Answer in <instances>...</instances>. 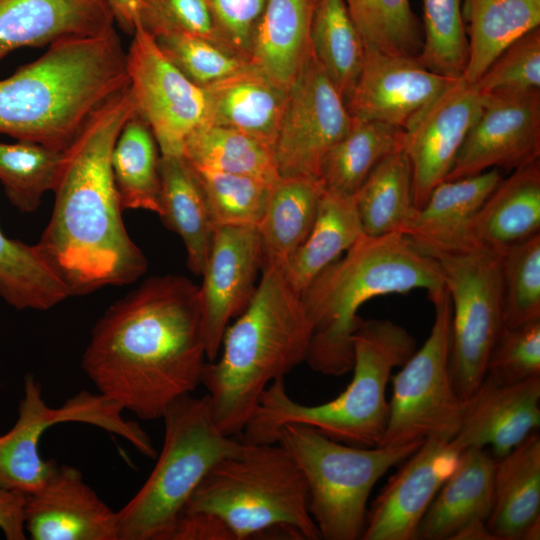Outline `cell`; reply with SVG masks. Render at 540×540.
<instances>
[{"instance_id": "1", "label": "cell", "mask_w": 540, "mask_h": 540, "mask_svg": "<svg viewBox=\"0 0 540 540\" xmlns=\"http://www.w3.org/2000/svg\"><path fill=\"white\" fill-rule=\"evenodd\" d=\"M206 362L199 287L168 274L146 279L109 306L81 367L123 411L154 420L201 385Z\"/></svg>"}, {"instance_id": "2", "label": "cell", "mask_w": 540, "mask_h": 540, "mask_svg": "<svg viewBox=\"0 0 540 540\" xmlns=\"http://www.w3.org/2000/svg\"><path fill=\"white\" fill-rule=\"evenodd\" d=\"M135 112L127 87L64 151L51 217L35 246L70 296L130 284L147 271V258L124 225L111 167L116 140Z\"/></svg>"}, {"instance_id": "3", "label": "cell", "mask_w": 540, "mask_h": 540, "mask_svg": "<svg viewBox=\"0 0 540 540\" xmlns=\"http://www.w3.org/2000/svg\"><path fill=\"white\" fill-rule=\"evenodd\" d=\"M128 85L126 51L115 28L59 40L0 80V133L65 151Z\"/></svg>"}, {"instance_id": "4", "label": "cell", "mask_w": 540, "mask_h": 540, "mask_svg": "<svg viewBox=\"0 0 540 540\" xmlns=\"http://www.w3.org/2000/svg\"><path fill=\"white\" fill-rule=\"evenodd\" d=\"M311 337L301 295L282 269L263 268L251 302L224 332L220 358L207 361L202 372L212 418L223 434H241L263 391L306 361Z\"/></svg>"}, {"instance_id": "5", "label": "cell", "mask_w": 540, "mask_h": 540, "mask_svg": "<svg viewBox=\"0 0 540 540\" xmlns=\"http://www.w3.org/2000/svg\"><path fill=\"white\" fill-rule=\"evenodd\" d=\"M445 287L439 262L421 253L400 232L363 234L342 258L326 267L301 294L312 323L307 364L327 376L352 369L357 312L372 298Z\"/></svg>"}, {"instance_id": "6", "label": "cell", "mask_w": 540, "mask_h": 540, "mask_svg": "<svg viewBox=\"0 0 540 540\" xmlns=\"http://www.w3.org/2000/svg\"><path fill=\"white\" fill-rule=\"evenodd\" d=\"M352 343L353 376L343 392L323 404L305 405L289 396L284 378L276 379L261 394L240 439L275 443L281 426L300 423L345 444L379 446L389 416L387 383L392 370L415 352L416 341L389 319H361Z\"/></svg>"}, {"instance_id": "7", "label": "cell", "mask_w": 540, "mask_h": 540, "mask_svg": "<svg viewBox=\"0 0 540 540\" xmlns=\"http://www.w3.org/2000/svg\"><path fill=\"white\" fill-rule=\"evenodd\" d=\"M183 512L214 515L234 540L267 535L321 539L304 477L278 443L243 442L212 466Z\"/></svg>"}, {"instance_id": "8", "label": "cell", "mask_w": 540, "mask_h": 540, "mask_svg": "<svg viewBox=\"0 0 540 540\" xmlns=\"http://www.w3.org/2000/svg\"><path fill=\"white\" fill-rule=\"evenodd\" d=\"M161 419L164 440L157 462L138 492L117 511L119 540H166L212 466L243 445L218 429L206 395L178 398Z\"/></svg>"}, {"instance_id": "9", "label": "cell", "mask_w": 540, "mask_h": 540, "mask_svg": "<svg viewBox=\"0 0 540 540\" xmlns=\"http://www.w3.org/2000/svg\"><path fill=\"white\" fill-rule=\"evenodd\" d=\"M275 443L299 467L307 486L308 509L321 539H361L374 485L422 443L359 447L327 437L311 426L288 423Z\"/></svg>"}, {"instance_id": "10", "label": "cell", "mask_w": 540, "mask_h": 540, "mask_svg": "<svg viewBox=\"0 0 540 540\" xmlns=\"http://www.w3.org/2000/svg\"><path fill=\"white\" fill-rule=\"evenodd\" d=\"M428 296L435 312L431 331L390 378L389 416L379 446L423 443L430 438L451 441L461 426L464 400L450 371L451 300L446 287Z\"/></svg>"}, {"instance_id": "11", "label": "cell", "mask_w": 540, "mask_h": 540, "mask_svg": "<svg viewBox=\"0 0 540 540\" xmlns=\"http://www.w3.org/2000/svg\"><path fill=\"white\" fill-rule=\"evenodd\" d=\"M437 261L452 306L450 371L465 400L483 380L504 328L500 255L476 248Z\"/></svg>"}, {"instance_id": "12", "label": "cell", "mask_w": 540, "mask_h": 540, "mask_svg": "<svg viewBox=\"0 0 540 540\" xmlns=\"http://www.w3.org/2000/svg\"><path fill=\"white\" fill-rule=\"evenodd\" d=\"M126 70L136 113L145 121L160 155H181L187 137L207 123L204 89L184 76L140 26L126 52Z\"/></svg>"}, {"instance_id": "13", "label": "cell", "mask_w": 540, "mask_h": 540, "mask_svg": "<svg viewBox=\"0 0 540 540\" xmlns=\"http://www.w3.org/2000/svg\"><path fill=\"white\" fill-rule=\"evenodd\" d=\"M351 125L344 99L312 53L288 90L273 149L279 176L319 179L324 157Z\"/></svg>"}, {"instance_id": "14", "label": "cell", "mask_w": 540, "mask_h": 540, "mask_svg": "<svg viewBox=\"0 0 540 540\" xmlns=\"http://www.w3.org/2000/svg\"><path fill=\"white\" fill-rule=\"evenodd\" d=\"M482 95L481 112L445 180L493 168L513 171L539 159L540 89L500 90Z\"/></svg>"}, {"instance_id": "15", "label": "cell", "mask_w": 540, "mask_h": 540, "mask_svg": "<svg viewBox=\"0 0 540 540\" xmlns=\"http://www.w3.org/2000/svg\"><path fill=\"white\" fill-rule=\"evenodd\" d=\"M23 392L16 422L0 435V488L29 495L46 483L57 465L39 453L45 431L67 422L99 426L106 408L101 396L89 391H81L52 408L42 396L40 382L30 374L24 377Z\"/></svg>"}, {"instance_id": "16", "label": "cell", "mask_w": 540, "mask_h": 540, "mask_svg": "<svg viewBox=\"0 0 540 540\" xmlns=\"http://www.w3.org/2000/svg\"><path fill=\"white\" fill-rule=\"evenodd\" d=\"M262 266L257 227L215 228L198 286L207 361L218 357L226 328L251 302Z\"/></svg>"}, {"instance_id": "17", "label": "cell", "mask_w": 540, "mask_h": 540, "mask_svg": "<svg viewBox=\"0 0 540 540\" xmlns=\"http://www.w3.org/2000/svg\"><path fill=\"white\" fill-rule=\"evenodd\" d=\"M482 102L475 84L459 78L404 130L402 149L411 167L416 209L450 172Z\"/></svg>"}, {"instance_id": "18", "label": "cell", "mask_w": 540, "mask_h": 540, "mask_svg": "<svg viewBox=\"0 0 540 540\" xmlns=\"http://www.w3.org/2000/svg\"><path fill=\"white\" fill-rule=\"evenodd\" d=\"M459 454L451 441L425 440L372 502L361 539H417L419 525Z\"/></svg>"}, {"instance_id": "19", "label": "cell", "mask_w": 540, "mask_h": 540, "mask_svg": "<svg viewBox=\"0 0 540 540\" xmlns=\"http://www.w3.org/2000/svg\"><path fill=\"white\" fill-rule=\"evenodd\" d=\"M455 80L429 70L418 57L365 49L363 67L346 106L352 119L405 130Z\"/></svg>"}, {"instance_id": "20", "label": "cell", "mask_w": 540, "mask_h": 540, "mask_svg": "<svg viewBox=\"0 0 540 540\" xmlns=\"http://www.w3.org/2000/svg\"><path fill=\"white\" fill-rule=\"evenodd\" d=\"M24 527L32 540H119L118 512L66 464L57 463L46 483L26 495Z\"/></svg>"}, {"instance_id": "21", "label": "cell", "mask_w": 540, "mask_h": 540, "mask_svg": "<svg viewBox=\"0 0 540 540\" xmlns=\"http://www.w3.org/2000/svg\"><path fill=\"white\" fill-rule=\"evenodd\" d=\"M540 375L501 383L484 376L464 400L460 429L451 443L460 452L490 446L506 456L540 426Z\"/></svg>"}, {"instance_id": "22", "label": "cell", "mask_w": 540, "mask_h": 540, "mask_svg": "<svg viewBox=\"0 0 540 540\" xmlns=\"http://www.w3.org/2000/svg\"><path fill=\"white\" fill-rule=\"evenodd\" d=\"M502 178L500 169L493 168L440 182L401 233L435 260L476 249L471 238L472 221Z\"/></svg>"}, {"instance_id": "23", "label": "cell", "mask_w": 540, "mask_h": 540, "mask_svg": "<svg viewBox=\"0 0 540 540\" xmlns=\"http://www.w3.org/2000/svg\"><path fill=\"white\" fill-rule=\"evenodd\" d=\"M115 28L108 0H0V59L23 47Z\"/></svg>"}, {"instance_id": "24", "label": "cell", "mask_w": 540, "mask_h": 540, "mask_svg": "<svg viewBox=\"0 0 540 540\" xmlns=\"http://www.w3.org/2000/svg\"><path fill=\"white\" fill-rule=\"evenodd\" d=\"M203 89L206 124L238 130L274 149L288 90L252 63Z\"/></svg>"}, {"instance_id": "25", "label": "cell", "mask_w": 540, "mask_h": 540, "mask_svg": "<svg viewBox=\"0 0 540 540\" xmlns=\"http://www.w3.org/2000/svg\"><path fill=\"white\" fill-rule=\"evenodd\" d=\"M537 234H540L539 159L502 178L471 224L474 246L497 255Z\"/></svg>"}, {"instance_id": "26", "label": "cell", "mask_w": 540, "mask_h": 540, "mask_svg": "<svg viewBox=\"0 0 540 540\" xmlns=\"http://www.w3.org/2000/svg\"><path fill=\"white\" fill-rule=\"evenodd\" d=\"M495 464L484 448L461 451L454 470L426 511L417 539L452 540L466 525L487 522L493 506Z\"/></svg>"}, {"instance_id": "27", "label": "cell", "mask_w": 540, "mask_h": 540, "mask_svg": "<svg viewBox=\"0 0 540 540\" xmlns=\"http://www.w3.org/2000/svg\"><path fill=\"white\" fill-rule=\"evenodd\" d=\"M317 0H268L256 26L251 63L289 90L312 56L311 25Z\"/></svg>"}, {"instance_id": "28", "label": "cell", "mask_w": 540, "mask_h": 540, "mask_svg": "<svg viewBox=\"0 0 540 540\" xmlns=\"http://www.w3.org/2000/svg\"><path fill=\"white\" fill-rule=\"evenodd\" d=\"M160 175L158 216L182 239L189 270L201 275L216 226L199 175L183 154L161 155Z\"/></svg>"}, {"instance_id": "29", "label": "cell", "mask_w": 540, "mask_h": 540, "mask_svg": "<svg viewBox=\"0 0 540 540\" xmlns=\"http://www.w3.org/2000/svg\"><path fill=\"white\" fill-rule=\"evenodd\" d=\"M540 517V437L534 431L495 464L487 527L497 540H521Z\"/></svg>"}, {"instance_id": "30", "label": "cell", "mask_w": 540, "mask_h": 540, "mask_svg": "<svg viewBox=\"0 0 540 540\" xmlns=\"http://www.w3.org/2000/svg\"><path fill=\"white\" fill-rule=\"evenodd\" d=\"M324 192L319 179L280 178L272 187L264 215L257 226L263 266L284 270L307 237Z\"/></svg>"}, {"instance_id": "31", "label": "cell", "mask_w": 540, "mask_h": 540, "mask_svg": "<svg viewBox=\"0 0 540 540\" xmlns=\"http://www.w3.org/2000/svg\"><path fill=\"white\" fill-rule=\"evenodd\" d=\"M468 61L463 75L476 83L512 42L540 26V0H463Z\"/></svg>"}, {"instance_id": "32", "label": "cell", "mask_w": 540, "mask_h": 540, "mask_svg": "<svg viewBox=\"0 0 540 540\" xmlns=\"http://www.w3.org/2000/svg\"><path fill=\"white\" fill-rule=\"evenodd\" d=\"M363 234L353 196L324 190L310 232L283 270L286 280L301 295Z\"/></svg>"}, {"instance_id": "33", "label": "cell", "mask_w": 540, "mask_h": 540, "mask_svg": "<svg viewBox=\"0 0 540 540\" xmlns=\"http://www.w3.org/2000/svg\"><path fill=\"white\" fill-rule=\"evenodd\" d=\"M404 130L376 121L352 119L348 132L328 151L319 171L327 192L353 196L374 167L403 147Z\"/></svg>"}, {"instance_id": "34", "label": "cell", "mask_w": 540, "mask_h": 540, "mask_svg": "<svg viewBox=\"0 0 540 540\" xmlns=\"http://www.w3.org/2000/svg\"><path fill=\"white\" fill-rule=\"evenodd\" d=\"M159 147L135 112L123 126L111 154L114 184L122 210L161 212Z\"/></svg>"}, {"instance_id": "35", "label": "cell", "mask_w": 540, "mask_h": 540, "mask_svg": "<svg viewBox=\"0 0 540 540\" xmlns=\"http://www.w3.org/2000/svg\"><path fill=\"white\" fill-rule=\"evenodd\" d=\"M353 198L365 235L401 233L416 211L411 167L403 149L381 160Z\"/></svg>"}, {"instance_id": "36", "label": "cell", "mask_w": 540, "mask_h": 540, "mask_svg": "<svg viewBox=\"0 0 540 540\" xmlns=\"http://www.w3.org/2000/svg\"><path fill=\"white\" fill-rule=\"evenodd\" d=\"M310 39L313 56L346 103L360 76L365 46L344 0H317Z\"/></svg>"}, {"instance_id": "37", "label": "cell", "mask_w": 540, "mask_h": 540, "mask_svg": "<svg viewBox=\"0 0 540 540\" xmlns=\"http://www.w3.org/2000/svg\"><path fill=\"white\" fill-rule=\"evenodd\" d=\"M183 155L198 171L248 175L276 183L273 150L238 130L203 124L186 139Z\"/></svg>"}, {"instance_id": "38", "label": "cell", "mask_w": 540, "mask_h": 540, "mask_svg": "<svg viewBox=\"0 0 540 540\" xmlns=\"http://www.w3.org/2000/svg\"><path fill=\"white\" fill-rule=\"evenodd\" d=\"M0 297L17 310H49L70 293L35 245L8 238L0 228Z\"/></svg>"}, {"instance_id": "39", "label": "cell", "mask_w": 540, "mask_h": 540, "mask_svg": "<svg viewBox=\"0 0 540 540\" xmlns=\"http://www.w3.org/2000/svg\"><path fill=\"white\" fill-rule=\"evenodd\" d=\"M64 151L17 140L0 143V182L10 203L19 211H35L43 195L53 191Z\"/></svg>"}, {"instance_id": "40", "label": "cell", "mask_w": 540, "mask_h": 540, "mask_svg": "<svg viewBox=\"0 0 540 540\" xmlns=\"http://www.w3.org/2000/svg\"><path fill=\"white\" fill-rule=\"evenodd\" d=\"M365 49L418 57L423 32L409 0H344Z\"/></svg>"}, {"instance_id": "41", "label": "cell", "mask_w": 540, "mask_h": 540, "mask_svg": "<svg viewBox=\"0 0 540 540\" xmlns=\"http://www.w3.org/2000/svg\"><path fill=\"white\" fill-rule=\"evenodd\" d=\"M462 3L423 0V44L418 59L429 70L452 79L463 78L468 61Z\"/></svg>"}, {"instance_id": "42", "label": "cell", "mask_w": 540, "mask_h": 540, "mask_svg": "<svg viewBox=\"0 0 540 540\" xmlns=\"http://www.w3.org/2000/svg\"><path fill=\"white\" fill-rule=\"evenodd\" d=\"M504 326L540 321V234L500 255Z\"/></svg>"}, {"instance_id": "43", "label": "cell", "mask_w": 540, "mask_h": 540, "mask_svg": "<svg viewBox=\"0 0 540 540\" xmlns=\"http://www.w3.org/2000/svg\"><path fill=\"white\" fill-rule=\"evenodd\" d=\"M196 171L216 227L259 225L275 183L248 175Z\"/></svg>"}, {"instance_id": "44", "label": "cell", "mask_w": 540, "mask_h": 540, "mask_svg": "<svg viewBox=\"0 0 540 540\" xmlns=\"http://www.w3.org/2000/svg\"><path fill=\"white\" fill-rule=\"evenodd\" d=\"M167 59L191 82L205 88L251 62L205 38L169 33L154 38Z\"/></svg>"}, {"instance_id": "45", "label": "cell", "mask_w": 540, "mask_h": 540, "mask_svg": "<svg viewBox=\"0 0 540 540\" xmlns=\"http://www.w3.org/2000/svg\"><path fill=\"white\" fill-rule=\"evenodd\" d=\"M137 15V25L153 38L187 33L234 52L218 33L203 0H138Z\"/></svg>"}, {"instance_id": "46", "label": "cell", "mask_w": 540, "mask_h": 540, "mask_svg": "<svg viewBox=\"0 0 540 540\" xmlns=\"http://www.w3.org/2000/svg\"><path fill=\"white\" fill-rule=\"evenodd\" d=\"M474 84L482 94L540 89V28L512 42Z\"/></svg>"}, {"instance_id": "47", "label": "cell", "mask_w": 540, "mask_h": 540, "mask_svg": "<svg viewBox=\"0 0 540 540\" xmlns=\"http://www.w3.org/2000/svg\"><path fill=\"white\" fill-rule=\"evenodd\" d=\"M540 375V321L502 329L488 357L485 376L501 383Z\"/></svg>"}, {"instance_id": "48", "label": "cell", "mask_w": 540, "mask_h": 540, "mask_svg": "<svg viewBox=\"0 0 540 540\" xmlns=\"http://www.w3.org/2000/svg\"><path fill=\"white\" fill-rule=\"evenodd\" d=\"M226 44L251 62L252 39L268 0H203Z\"/></svg>"}, {"instance_id": "49", "label": "cell", "mask_w": 540, "mask_h": 540, "mask_svg": "<svg viewBox=\"0 0 540 540\" xmlns=\"http://www.w3.org/2000/svg\"><path fill=\"white\" fill-rule=\"evenodd\" d=\"M166 540H234L228 528L214 515L183 512Z\"/></svg>"}, {"instance_id": "50", "label": "cell", "mask_w": 540, "mask_h": 540, "mask_svg": "<svg viewBox=\"0 0 540 540\" xmlns=\"http://www.w3.org/2000/svg\"><path fill=\"white\" fill-rule=\"evenodd\" d=\"M25 501V494L0 488V530L8 540L26 539Z\"/></svg>"}, {"instance_id": "51", "label": "cell", "mask_w": 540, "mask_h": 540, "mask_svg": "<svg viewBox=\"0 0 540 540\" xmlns=\"http://www.w3.org/2000/svg\"><path fill=\"white\" fill-rule=\"evenodd\" d=\"M108 2L115 23L122 31L132 36L138 23V0H108Z\"/></svg>"}, {"instance_id": "52", "label": "cell", "mask_w": 540, "mask_h": 540, "mask_svg": "<svg viewBox=\"0 0 540 540\" xmlns=\"http://www.w3.org/2000/svg\"><path fill=\"white\" fill-rule=\"evenodd\" d=\"M452 540H497L486 522H474L459 530Z\"/></svg>"}, {"instance_id": "53", "label": "cell", "mask_w": 540, "mask_h": 540, "mask_svg": "<svg viewBox=\"0 0 540 540\" xmlns=\"http://www.w3.org/2000/svg\"><path fill=\"white\" fill-rule=\"evenodd\" d=\"M540 539V517L531 522L522 534L521 540H539Z\"/></svg>"}]
</instances>
